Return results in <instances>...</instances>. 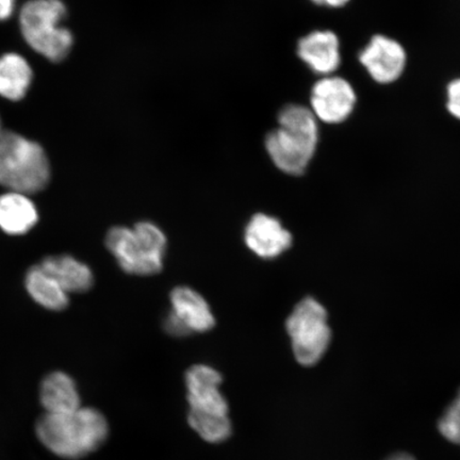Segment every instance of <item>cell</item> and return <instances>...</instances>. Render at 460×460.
I'll return each instance as SVG.
<instances>
[{
	"instance_id": "cell-21",
	"label": "cell",
	"mask_w": 460,
	"mask_h": 460,
	"mask_svg": "<svg viewBox=\"0 0 460 460\" xmlns=\"http://www.w3.org/2000/svg\"><path fill=\"white\" fill-rule=\"evenodd\" d=\"M16 0H0V22L10 19L15 9Z\"/></svg>"
},
{
	"instance_id": "cell-18",
	"label": "cell",
	"mask_w": 460,
	"mask_h": 460,
	"mask_svg": "<svg viewBox=\"0 0 460 460\" xmlns=\"http://www.w3.org/2000/svg\"><path fill=\"white\" fill-rule=\"evenodd\" d=\"M188 421L197 433L210 444H220L232 434V423L228 416L206 415L189 411Z\"/></svg>"
},
{
	"instance_id": "cell-11",
	"label": "cell",
	"mask_w": 460,
	"mask_h": 460,
	"mask_svg": "<svg viewBox=\"0 0 460 460\" xmlns=\"http://www.w3.org/2000/svg\"><path fill=\"white\" fill-rule=\"evenodd\" d=\"M292 234L278 217L256 214L244 229V243L251 252L264 261L283 255L292 245Z\"/></svg>"
},
{
	"instance_id": "cell-10",
	"label": "cell",
	"mask_w": 460,
	"mask_h": 460,
	"mask_svg": "<svg viewBox=\"0 0 460 460\" xmlns=\"http://www.w3.org/2000/svg\"><path fill=\"white\" fill-rule=\"evenodd\" d=\"M222 376L214 367L197 365L186 374L190 411L228 416V404L220 391Z\"/></svg>"
},
{
	"instance_id": "cell-12",
	"label": "cell",
	"mask_w": 460,
	"mask_h": 460,
	"mask_svg": "<svg viewBox=\"0 0 460 460\" xmlns=\"http://www.w3.org/2000/svg\"><path fill=\"white\" fill-rule=\"evenodd\" d=\"M297 56L314 74L331 76L341 66V43L332 31H314L297 43Z\"/></svg>"
},
{
	"instance_id": "cell-3",
	"label": "cell",
	"mask_w": 460,
	"mask_h": 460,
	"mask_svg": "<svg viewBox=\"0 0 460 460\" xmlns=\"http://www.w3.org/2000/svg\"><path fill=\"white\" fill-rule=\"evenodd\" d=\"M105 243L125 273L152 276L164 268L168 240L164 230L153 222L142 221L134 227H112Z\"/></svg>"
},
{
	"instance_id": "cell-7",
	"label": "cell",
	"mask_w": 460,
	"mask_h": 460,
	"mask_svg": "<svg viewBox=\"0 0 460 460\" xmlns=\"http://www.w3.org/2000/svg\"><path fill=\"white\" fill-rule=\"evenodd\" d=\"M171 310L164 321V331L174 337H187L214 329L216 319L210 305L197 290L176 287L170 296Z\"/></svg>"
},
{
	"instance_id": "cell-24",
	"label": "cell",
	"mask_w": 460,
	"mask_h": 460,
	"mask_svg": "<svg viewBox=\"0 0 460 460\" xmlns=\"http://www.w3.org/2000/svg\"><path fill=\"white\" fill-rule=\"evenodd\" d=\"M2 120H0V131H2Z\"/></svg>"
},
{
	"instance_id": "cell-20",
	"label": "cell",
	"mask_w": 460,
	"mask_h": 460,
	"mask_svg": "<svg viewBox=\"0 0 460 460\" xmlns=\"http://www.w3.org/2000/svg\"><path fill=\"white\" fill-rule=\"evenodd\" d=\"M446 94L447 111L452 118L460 120V77L447 84Z\"/></svg>"
},
{
	"instance_id": "cell-17",
	"label": "cell",
	"mask_w": 460,
	"mask_h": 460,
	"mask_svg": "<svg viewBox=\"0 0 460 460\" xmlns=\"http://www.w3.org/2000/svg\"><path fill=\"white\" fill-rule=\"evenodd\" d=\"M32 70L20 55L5 54L0 58V96L19 102L24 99L32 82Z\"/></svg>"
},
{
	"instance_id": "cell-19",
	"label": "cell",
	"mask_w": 460,
	"mask_h": 460,
	"mask_svg": "<svg viewBox=\"0 0 460 460\" xmlns=\"http://www.w3.org/2000/svg\"><path fill=\"white\" fill-rule=\"evenodd\" d=\"M438 429L447 440L460 446V390L439 420Z\"/></svg>"
},
{
	"instance_id": "cell-22",
	"label": "cell",
	"mask_w": 460,
	"mask_h": 460,
	"mask_svg": "<svg viewBox=\"0 0 460 460\" xmlns=\"http://www.w3.org/2000/svg\"><path fill=\"white\" fill-rule=\"evenodd\" d=\"M313 4L319 5V7L330 9H341L345 7L350 0H310Z\"/></svg>"
},
{
	"instance_id": "cell-13",
	"label": "cell",
	"mask_w": 460,
	"mask_h": 460,
	"mask_svg": "<svg viewBox=\"0 0 460 460\" xmlns=\"http://www.w3.org/2000/svg\"><path fill=\"white\" fill-rule=\"evenodd\" d=\"M40 402L44 413L58 415L79 410L82 398L74 379L62 371H55L46 376L40 386Z\"/></svg>"
},
{
	"instance_id": "cell-5",
	"label": "cell",
	"mask_w": 460,
	"mask_h": 460,
	"mask_svg": "<svg viewBox=\"0 0 460 460\" xmlns=\"http://www.w3.org/2000/svg\"><path fill=\"white\" fill-rule=\"evenodd\" d=\"M66 7L61 0H31L22 5L20 24L31 48L49 60L61 62L70 54L73 36L61 27Z\"/></svg>"
},
{
	"instance_id": "cell-14",
	"label": "cell",
	"mask_w": 460,
	"mask_h": 460,
	"mask_svg": "<svg viewBox=\"0 0 460 460\" xmlns=\"http://www.w3.org/2000/svg\"><path fill=\"white\" fill-rule=\"evenodd\" d=\"M51 278H54L63 290L70 293H84L94 285L92 270L71 255L49 256L40 263Z\"/></svg>"
},
{
	"instance_id": "cell-1",
	"label": "cell",
	"mask_w": 460,
	"mask_h": 460,
	"mask_svg": "<svg viewBox=\"0 0 460 460\" xmlns=\"http://www.w3.org/2000/svg\"><path fill=\"white\" fill-rule=\"evenodd\" d=\"M36 435L54 456L68 460L91 456L105 444L109 423L100 411L80 407L66 413H43L36 423Z\"/></svg>"
},
{
	"instance_id": "cell-16",
	"label": "cell",
	"mask_w": 460,
	"mask_h": 460,
	"mask_svg": "<svg viewBox=\"0 0 460 460\" xmlns=\"http://www.w3.org/2000/svg\"><path fill=\"white\" fill-rule=\"evenodd\" d=\"M25 287L28 295L43 308L61 312L70 304L68 293L63 290L56 279L51 278L40 264L28 270Z\"/></svg>"
},
{
	"instance_id": "cell-4",
	"label": "cell",
	"mask_w": 460,
	"mask_h": 460,
	"mask_svg": "<svg viewBox=\"0 0 460 460\" xmlns=\"http://www.w3.org/2000/svg\"><path fill=\"white\" fill-rule=\"evenodd\" d=\"M50 181V165L38 143L13 131H0V185L31 195Z\"/></svg>"
},
{
	"instance_id": "cell-23",
	"label": "cell",
	"mask_w": 460,
	"mask_h": 460,
	"mask_svg": "<svg viewBox=\"0 0 460 460\" xmlns=\"http://www.w3.org/2000/svg\"><path fill=\"white\" fill-rule=\"evenodd\" d=\"M387 460H416L410 454L407 453H396L394 456H390Z\"/></svg>"
},
{
	"instance_id": "cell-9",
	"label": "cell",
	"mask_w": 460,
	"mask_h": 460,
	"mask_svg": "<svg viewBox=\"0 0 460 460\" xmlns=\"http://www.w3.org/2000/svg\"><path fill=\"white\" fill-rule=\"evenodd\" d=\"M358 60L374 83L393 84L402 76L407 66V53L395 39L374 34L360 50Z\"/></svg>"
},
{
	"instance_id": "cell-6",
	"label": "cell",
	"mask_w": 460,
	"mask_h": 460,
	"mask_svg": "<svg viewBox=\"0 0 460 460\" xmlns=\"http://www.w3.org/2000/svg\"><path fill=\"white\" fill-rule=\"evenodd\" d=\"M293 355L298 364L313 367L330 349L332 332L329 313L314 297L307 296L296 305L286 321Z\"/></svg>"
},
{
	"instance_id": "cell-2",
	"label": "cell",
	"mask_w": 460,
	"mask_h": 460,
	"mask_svg": "<svg viewBox=\"0 0 460 460\" xmlns=\"http://www.w3.org/2000/svg\"><path fill=\"white\" fill-rule=\"evenodd\" d=\"M319 120L310 108L297 103L279 113L278 128L266 137V149L276 168L291 176H301L312 163L319 144Z\"/></svg>"
},
{
	"instance_id": "cell-15",
	"label": "cell",
	"mask_w": 460,
	"mask_h": 460,
	"mask_svg": "<svg viewBox=\"0 0 460 460\" xmlns=\"http://www.w3.org/2000/svg\"><path fill=\"white\" fill-rule=\"evenodd\" d=\"M39 212L27 194L0 195V229L10 235L25 234L37 226Z\"/></svg>"
},
{
	"instance_id": "cell-8",
	"label": "cell",
	"mask_w": 460,
	"mask_h": 460,
	"mask_svg": "<svg viewBox=\"0 0 460 460\" xmlns=\"http://www.w3.org/2000/svg\"><path fill=\"white\" fill-rule=\"evenodd\" d=\"M356 105L358 93L354 86L336 75L320 78L310 92V111L322 123H344L353 114Z\"/></svg>"
}]
</instances>
